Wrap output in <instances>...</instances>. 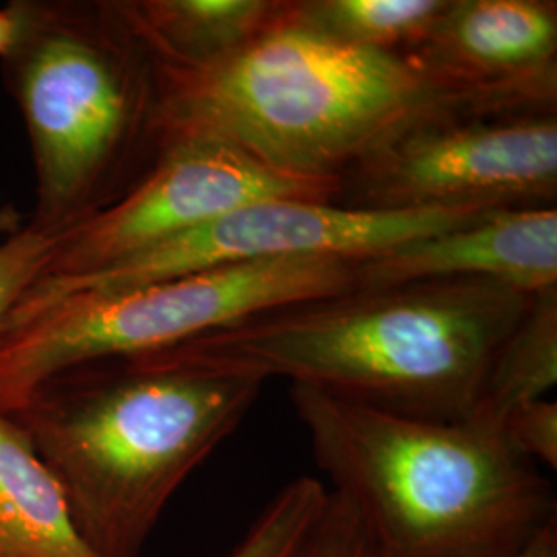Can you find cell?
<instances>
[{
    "label": "cell",
    "instance_id": "cell-1",
    "mask_svg": "<svg viewBox=\"0 0 557 557\" xmlns=\"http://www.w3.org/2000/svg\"><path fill=\"white\" fill-rule=\"evenodd\" d=\"M267 380L180 345L62 370L11 418L59 479L100 557H139L168 502L252 409Z\"/></svg>",
    "mask_w": 557,
    "mask_h": 557
},
{
    "label": "cell",
    "instance_id": "cell-12",
    "mask_svg": "<svg viewBox=\"0 0 557 557\" xmlns=\"http://www.w3.org/2000/svg\"><path fill=\"white\" fill-rule=\"evenodd\" d=\"M161 64L202 69L234 57L285 17L289 0H116Z\"/></svg>",
    "mask_w": 557,
    "mask_h": 557
},
{
    "label": "cell",
    "instance_id": "cell-7",
    "mask_svg": "<svg viewBox=\"0 0 557 557\" xmlns=\"http://www.w3.org/2000/svg\"><path fill=\"white\" fill-rule=\"evenodd\" d=\"M485 211L490 209L372 211L320 200H259L91 275L38 281L23 294L2 324L25 319L64 296L131 289L230 264L285 259H372L403 244L475 220Z\"/></svg>",
    "mask_w": 557,
    "mask_h": 557
},
{
    "label": "cell",
    "instance_id": "cell-18",
    "mask_svg": "<svg viewBox=\"0 0 557 557\" xmlns=\"http://www.w3.org/2000/svg\"><path fill=\"white\" fill-rule=\"evenodd\" d=\"M499 434L508 446L535 465L557 467V403L539 398L520 405L499 421Z\"/></svg>",
    "mask_w": 557,
    "mask_h": 557
},
{
    "label": "cell",
    "instance_id": "cell-17",
    "mask_svg": "<svg viewBox=\"0 0 557 557\" xmlns=\"http://www.w3.org/2000/svg\"><path fill=\"white\" fill-rule=\"evenodd\" d=\"M57 236H48L29 223L0 242V324L17 306L23 294L36 285L59 246Z\"/></svg>",
    "mask_w": 557,
    "mask_h": 557
},
{
    "label": "cell",
    "instance_id": "cell-8",
    "mask_svg": "<svg viewBox=\"0 0 557 557\" xmlns=\"http://www.w3.org/2000/svg\"><path fill=\"white\" fill-rule=\"evenodd\" d=\"M556 112L434 114L380 143L341 176L338 205L372 211L552 207Z\"/></svg>",
    "mask_w": 557,
    "mask_h": 557
},
{
    "label": "cell",
    "instance_id": "cell-4",
    "mask_svg": "<svg viewBox=\"0 0 557 557\" xmlns=\"http://www.w3.org/2000/svg\"><path fill=\"white\" fill-rule=\"evenodd\" d=\"M287 11L218 64L182 69L153 59L161 149L220 139L289 176L341 178L398 131L450 112L400 57L322 38Z\"/></svg>",
    "mask_w": 557,
    "mask_h": 557
},
{
    "label": "cell",
    "instance_id": "cell-20",
    "mask_svg": "<svg viewBox=\"0 0 557 557\" xmlns=\"http://www.w3.org/2000/svg\"><path fill=\"white\" fill-rule=\"evenodd\" d=\"M32 21V0H13L0 7V60H7L25 38Z\"/></svg>",
    "mask_w": 557,
    "mask_h": 557
},
{
    "label": "cell",
    "instance_id": "cell-14",
    "mask_svg": "<svg viewBox=\"0 0 557 557\" xmlns=\"http://www.w3.org/2000/svg\"><path fill=\"white\" fill-rule=\"evenodd\" d=\"M556 380L557 287L533 296L522 319L499 345L471 419L499 430V421L512 409L545 398Z\"/></svg>",
    "mask_w": 557,
    "mask_h": 557
},
{
    "label": "cell",
    "instance_id": "cell-11",
    "mask_svg": "<svg viewBox=\"0 0 557 557\" xmlns=\"http://www.w3.org/2000/svg\"><path fill=\"white\" fill-rule=\"evenodd\" d=\"M485 281L524 296L557 287V209L499 207L457 227L354 262L351 292Z\"/></svg>",
    "mask_w": 557,
    "mask_h": 557
},
{
    "label": "cell",
    "instance_id": "cell-22",
    "mask_svg": "<svg viewBox=\"0 0 557 557\" xmlns=\"http://www.w3.org/2000/svg\"><path fill=\"white\" fill-rule=\"evenodd\" d=\"M21 225H23L21 213H17L15 209H11V207L0 209V238H7L11 234H15Z\"/></svg>",
    "mask_w": 557,
    "mask_h": 557
},
{
    "label": "cell",
    "instance_id": "cell-13",
    "mask_svg": "<svg viewBox=\"0 0 557 557\" xmlns=\"http://www.w3.org/2000/svg\"><path fill=\"white\" fill-rule=\"evenodd\" d=\"M0 557H100L81 537L59 479L0 411Z\"/></svg>",
    "mask_w": 557,
    "mask_h": 557
},
{
    "label": "cell",
    "instance_id": "cell-3",
    "mask_svg": "<svg viewBox=\"0 0 557 557\" xmlns=\"http://www.w3.org/2000/svg\"><path fill=\"white\" fill-rule=\"evenodd\" d=\"M329 492L379 557H517L557 524L554 483L478 419H423L292 384Z\"/></svg>",
    "mask_w": 557,
    "mask_h": 557
},
{
    "label": "cell",
    "instance_id": "cell-19",
    "mask_svg": "<svg viewBox=\"0 0 557 557\" xmlns=\"http://www.w3.org/2000/svg\"><path fill=\"white\" fill-rule=\"evenodd\" d=\"M299 557H379L356 510L329 492L319 524Z\"/></svg>",
    "mask_w": 557,
    "mask_h": 557
},
{
    "label": "cell",
    "instance_id": "cell-9",
    "mask_svg": "<svg viewBox=\"0 0 557 557\" xmlns=\"http://www.w3.org/2000/svg\"><path fill=\"white\" fill-rule=\"evenodd\" d=\"M338 193L341 178L289 176L225 140H174L128 195L59 239L40 281L91 275L250 202H337Z\"/></svg>",
    "mask_w": 557,
    "mask_h": 557
},
{
    "label": "cell",
    "instance_id": "cell-16",
    "mask_svg": "<svg viewBox=\"0 0 557 557\" xmlns=\"http://www.w3.org/2000/svg\"><path fill=\"white\" fill-rule=\"evenodd\" d=\"M329 499V487L298 478L278 490L227 557H299Z\"/></svg>",
    "mask_w": 557,
    "mask_h": 557
},
{
    "label": "cell",
    "instance_id": "cell-21",
    "mask_svg": "<svg viewBox=\"0 0 557 557\" xmlns=\"http://www.w3.org/2000/svg\"><path fill=\"white\" fill-rule=\"evenodd\" d=\"M517 557H557V524L545 529L524 552Z\"/></svg>",
    "mask_w": 557,
    "mask_h": 557
},
{
    "label": "cell",
    "instance_id": "cell-2",
    "mask_svg": "<svg viewBox=\"0 0 557 557\" xmlns=\"http://www.w3.org/2000/svg\"><path fill=\"white\" fill-rule=\"evenodd\" d=\"M531 298L485 281H425L304 301L178 345L230 372L411 418L469 419Z\"/></svg>",
    "mask_w": 557,
    "mask_h": 557
},
{
    "label": "cell",
    "instance_id": "cell-5",
    "mask_svg": "<svg viewBox=\"0 0 557 557\" xmlns=\"http://www.w3.org/2000/svg\"><path fill=\"white\" fill-rule=\"evenodd\" d=\"M2 71L36 174L32 227L62 238L160 158L158 66L116 0H32L29 29Z\"/></svg>",
    "mask_w": 557,
    "mask_h": 557
},
{
    "label": "cell",
    "instance_id": "cell-15",
    "mask_svg": "<svg viewBox=\"0 0 557 557\" xmlns=\"http://www.w3.org/2000/svg\"><path fill=\"white\" fill-rule=\"evenodd\" d=\"M453 0H289L287 17L312 34L403 57L436 27Z\"/></svg>",
    "mask_w": 557,
    "mask_h": 557
},
{
    "label": "cell",
    "instance_id": "cell-6",
    "mask_svg": "<svg viewBox=\"0 0 557 557\" xmlns=\"http://www.w3.org/2000/svg\"><path fill=\"white\" fill-rule=\"evenodd\" d=\"M351 287L354 260L285 259L64 296L0 326V411L15 413L41 382L85 361L172 347Z\"/></svg>",
    "mask_w": 557,
    "mask_h": 557
},
{
    "label": "cell",
    "instance_id": "cell-10",
    "mask_svg": "<svg viewBox=\"0 0 557 557\" xmlns=\"http://www.w3.org/2000/svg\"><path fill=\"white\" fill-rule=\"evenodd\" d=\"M405 60L450 112H556V0H453Z\"/></svg>",
    "mask_w": 557,
    "mask_h": 557
}]
</instances>
